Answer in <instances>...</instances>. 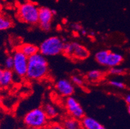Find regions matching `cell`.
<instances>
[{
    "mask_svg": "<svg viewBox=\"0 0 130 129\" xmlns=\"http://www.w3.org/2000/svg\"><path fill=\"white\" fill-rule=\"evenodd\" d=\"M23 122L26 128H46L50 122V120L46 115L43 107H38L30 110L25 114L23 118Z\"/></svg>",
    "mask_w": 130,
    "mask_h": 129,
    "instance_id": "cell-4",
    "label": "cell"
},
{
    "mask_svg": "<svg viewBox=\"0 0 130 129\" xmlns=\"http://www.w3.org/2000/svg\"><path fill=\"white\" fill-rule=\"evenodd\" d=\"M14 73L12 70L5 68L3 69L2 77H1V87L2 88H8L14 81Z\"/></svg>",
    "mask_w": 130,
    "mask_h": 129,
    "instance_id": "cell-12",
    "label": "cell"
},
{
    "mask_svg": "<svg viewBox=\"0 0 130 129\" xmlns=\"http://www.w3.org/2000/svg\"><path fill=\"white\" fill-rule=\"evenodd\" d=\"M127 112H128V114L130 115V105H128V106H127Z\"/></svg>",
    "mask_w": 130,
    "mask_h": 129,
    "instance_id": "cell-29",
    "label": "cell"
},
{
    "mask_svg": "<svg viewBox=\"0 0 130 129\" xmlns=\"http://www.w3.org/2000/svg\"><path fill=\"white\" fill-rule=\"evenodd\" d=\"M63 53L68 58L75 61L86 60L90 55L86 47L76 41L66 43Z\"/></svg>",
    "mask_w": 130,
    "mask_h": 129,
    "instance_id": "cell-5",
    "label": "cell"
},
{
    "mask_svg": "<svg viewBox=\"0 0 130 129\" xmlns=\"http://www.w3.org/2000/svg\"><path fill=\"white\" fill-rule=\"evenodd\" d=\"M65 108L69 116L81 120L85 116L83 107L76 98L73 96L66 98L64 101Z\"/></svg>",
    "mask_w": 130,
    "mask_h": 129,
    "instance_id": "cell-7",
    "label": "cell"
},
{
    "mask_svg": "<svg viewBox=\"0 0 130 129\" xmlns=\"http://www.w3.org/2000/svg\"><path fill=\"white\" fill-rule=\"evenodd\" d=\"M18 49L28 58L39 52L38 47L32 43H23L19 46Z\"/></svg>",
    "mask_w": 130,
    "mask_h": 129,
    "instance_id": "cell-13",
    "label": "cell"
},
{
    "mask_svg": "<svg viewBox=\"0 0 130 129\" xmlns=\"http://www.w3.org/2000/svg\"><path fill=\"white\" fill-rule=\"evenodd\" d=\"M13 25V22L9 17L0 14V31L8 30Z\"/></svg>",
    "mask_w": 130,
    "mask_h": 129,
    "instance_id": "cell-18",
    "label": "cell"
},
{
    "mask_svg": "<svg viewBox=\"0 0 130 129\" xmlns=\"http://www.w3.org/2000/svg\"><path fill=\"white\" fill-rule=\"evenodd\" d=\"M123 56L119 53L109 51L106 59L105 67L109 68L119 67L123 61Z\"/></svg>",
    "mask_w": 130,
    "mask_h": 129,
    "instance_id": "cell-10",
    "label": "cell"
},
{
    "mask_svg": "<svg viewBox=\"0 0 130 129\" xmlns=\"http://www.w3.org/2000/svg\"><path fill=\"white\" fill-rule=\"evenodd\" d=\"M2 72H3V69L0 68V88H2V87H1V77H2Z\"/></svg>",
    "mask_w": 130,
    "mask_h": 129,
    "instance_id": "cell-27",
    "label": "cell"
},
{
    "mask_svg": "<svg viewBox=\"0 0 130 129\" xmlns=\"http://www.w3.org/2000/svg\"><path fill=\"white\" fill-rule=\"evenodd\" d=\"M2 3H1V2H0V12L2 11Z\"/></svg>",
    "mask_w": 130,
    "mask_h": 129,
    "instance_id": "cell-30",
    "label": "cell"
},
{
    "mask_svg": "<svg viewBox=\"0 0 130 129\" xmlns=\"http://www.w3.org/2000/svg\"><path fill=\"white\" fill-rule=\"evenodd\" d=\"M49 63L46 57L36 53L28 58V67L25 78L30 81L44 80L49 74Z\"/></svg>",
    "mask_w": 130,
    "mask_h": 129,
    "instance_id": "cell-1",
    "label": "cell"
},
{
    "mask_svg": "<svg viewBox=\"0 0 130 129\" xmlns=\"http://www.w3.org/2000/svg\"><path fill=\"white\" fill-rule=\"evenodd\" d=\"M71 81L76 87H83L84 85V80L81 76L78 75H73L71 78Z\"/></svg>",
    "mask_w": 130,
    "mask_h": 129,
    "instance_id": "cell-19",
    "label": "cell"
},
{
    "mask_svg": "<svg viewBox=\"0 0 130 129\" xmlns=\"http://www.w3.org/2000/svg\"><path fill=\"white\" fill-rule=\"evenodd\" d=\"M66 43L58 36H51L45 39L39 48V52L45 57L56 56L63 53Z\"/></svg>",
    "mask_w": 130,
    "mask_h": 129,
    "instance_id": "cell-3",
    "label": "cell"
},
{
    "mask_svg": "<svg viewBox=\"0 0 130 129\" xmlns=\"http://www.w3.org/2000/svg\"><path fill=\"white\" fill-rule=\"evenodd\" d=\"M104 74L103 72L99 70H91L89 71L86 74V79L87 81L92 83H96L102 80Z\"/></svg>",
    "mask_w": 130,
    "mask_h": 129,
    "instance_id": "cell-15",
    "label": "cell"
},
{
    "mask_svg": "<svg viewBox=\"0 0 130 129\" xmlns=\"http://www.w3.org/2000/svg\"><path fill=\"white\" fill-rule=\"evenodd\" d=\"M99 129H106V128L104 127V126H102H102H100V128H99Z\"/></svg>",
    "mask_w": 130,
    "mask_h": 129,
    "instance_id": "cell-31",
    "label": "cell"
},
{
    "mask_svg": "<svg viewBox=\"0 0 130 129\" xmlns=\"http://www.w3.org/2000/svg\"><path fill=\"white\" fill-rule=\"evenodd\" d=\"M46 129H65L62 123L58 121H50L46 126Z\"/></svg>",
    "mask_w": 130,
    "mask_h": 129,
    "instance_id": "cell-20",
    "label": "cell"
},
{
    "mask_svg": "<svg viewBox=\"0 0 130 129\" xmlns=\"http://www.w3.org/2000/svg\"><path fill=\"white\" fill-rule=\"evenodd\" d=\"M81 123L84 129H99L102 126L96 119L86 116L81 119Z\"/></svg>",
    "mask_w": 130,
    "mask_h": 129,
    "instance_id": "cell-14",
    "label": "cell"
},
{
    "mask_svg": "<svg viewBox=\"0 0 130 129\" xmlns=\"http://www.w3.org/2000/svg\"><path fill=\"white\" fill-rule=\"evenodd\" d=\"M14 59V67L12 71L15 75L21 78H25L28 67V57L18 49L15 50L12 54Z\"/></svg>",
    "mask_w": 130,
    "mask_h": 129,
    "instance_id": "cell-6",
    "label": "cell"
},
{
    "mask_svg": "<svg viewBox=\"0 0 130 129\" xmlns=\"http://www.w3.org/2000/svg\"><path fill=\"white\" fill-rule=\"evenodd\" d=\"M40 8L35 3L28 1L22 3L17 9L18 18L29 25H36L38 23Z\"/></svg>",
    "mask_w": 130,
    "mask_h": 129,
    "instance_id": "cell-2",
    "label": "cell"
},
{
    "mask_svg": "<svg viewBox=\"0 0 130 129\" xmlns=\"http://www.w3.org/2000/svg\"><path fill=\"white\" fill-rule=\"evenodd\" d=\"M55 89L61 96H72L74 92V85L67 79H60L55 83Z\"/></svg>",
    "mask_w": 130,
    "mask_h": 129,
    "instance_id": "cell-9",
    "label": "cell"
},
{
    "mask_svg": "<svg viewBox=\"0 0 130 129\" xmlns=\"http://www.w3.org/2000/svg\"><path fill=\"white\" fill-rule=\"evenodd\" d=\"M55 14L56 11L51 10L48 7L40 8L38 24L42 30L45 32L50 31L52 27L53 16Z\"/></svg>",
    "mask_w": 130,
    "mask_h": 129,
    "instance_id": "cell-8",
    "label": "cell"
},
{
    "mask_svg": "<svg viewBox=\"0 0 130 129\" xmlns=\"http://www.w3.org/2000/svg\"><path fill=\"white\" fill-rule=\"evenodd\" d=\"M5 67L6 69L12 70L14 67V59L12 56H8L5 60Z\"/></svg>",
    "mask_w": 130,
    "mask_h": 129,
    "instance_id": "cell-22",
    "label": "cell"
},
{
    "mask_svg": "<svg viewBox=\"0 0 130 129\" xmlns=\"http://www.w3.org/2000/svg\"><path fill=\"white\" fill-rule=\"evenodd\" d=\"M109 73L111 75L115 76H120L122 75L124 73V70L122 68H120L119 67H112V68H109Z\"/></svg>",
    "mask_w": 130,
    "mask_h": 129,
    "instance_id": "cell-21",
    "label": "cell"
},
{
    "mask_svg": "<svg viewBox=\"0 0 130 129\" xmlns=\"http://www.w3.org/2000/svg\"><path fill=\"white\" fill-rule=\"evenodd\" d=\"M26 129H46V128H43V127H28V128H26Z\"/></svg>",
    "mask_w": 130,
    "mask_h": 129,
    "instance_id": "cell-26",
    "label": "cell"
},
{
    "mask_svg": "<svg viewBox=\"0 0 130 129\" xmlns=\"http://www.w3.org/2000/svg\"><path fill=\"white\" fill-rule=\"evenodd\" d=\"M109 85L112 87H115V88H119V89H122V88H124L125 85L123 82L119 81H116V80H111L109 82Z\"/></svg>",
    "mask_w": 130,
    "mask_h": 129,
    "instance_id": "cell-23",
    "label": "cell"
},
{
    "mask_svg": "<svg viewBox=\"0 0 130 129\" xmlns=\"http://www.w3.org/2000/svg\"><path fill=\"white\" fill-rule=\"evenodd\" d=\"M72 27L74 30H76V31H81V30L82 29V26L78 23H74V25H73Z\"/></svg>",
    "mask_w": 130,
    "mask_h": 129,
    "instance_id": "cell-24",
    "label": "cell"
},
{
    "mask_svg": "<svg viewBox=\"0 0 130 129\" xmlns=\"http://www.w3.org/2000/svg\"><path fill=\"white\" fill-rule=\"evenodd\" d=\"M109 52V50H102L98 51L94 55V59L96 61L100 64V65L105 66Z\"/></svg>",
    "mask_w": 130,
    "mask_h": 129,
    "instance_id": "cell-17",
    "label": "cell"
},
{
    "mask_svg": "<svg viewBox=\"0 0 130 129\" xmlns=\"http://www.w3.org/2000/svg\"><path fill=\"white\" fill-rule=\"evenodd\" d=\"M81 33L82 34H83V35H85V34H86V33H87V32H86V30H84V28H82V29L81 30Z\"/></svg>",
    "mask_w": 130,
    "mask_h": 129,
    "instance_id": "cell-28",
    "label": "cell"
},
{
    "mask_svg": "<svg viewBox=\"0 0 130 129\" xmlns=\"http://www.w3.org/2000/svg\"><path fill=\"white\" fill-rule=\"evenodd\" d=\"M125 101L127 104L130 105V94H128L125 97Z\"/></svg>",
    "mask_w": 130,
    "mask_h": 129,
    "instance_id": "cell-25",
    "label": "cell"
},
{
    "mask_svg": "<svg viewBox=\"0 0 130 129\" xmlns=\"http://www.w3.org/2000/svg\"><path fill=\"white\" fill-rule=\"evenodd\" d=\"M61 123L63 125L65 129H84L81 120L70 116H67L63 118Z\"/></svg>",
    "mask_w": 130,
    "mask_h": 129,
    "instance_id": "cell-11",
    "label": "cell"
},
{
    "mask_svg": "<svg viewBox=\"0 0 130 129\" xmlns=\"http://www.w3.org/2000/svg\"><path fill=\"white\" fill-rule=\"evenodd\" d=\"M43 108L49 120H53V119L57 118L58 116V110L53 104L46 103L43 106Z\"/></svg>",
    "mask_w": 130,
    "mask_h": 129,
    "instance_id": "cell-16",
    "label": "cell"
}]
</instances>
